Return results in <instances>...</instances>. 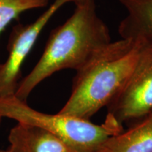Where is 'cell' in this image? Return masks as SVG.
Listing matches in <instances>:
<instances>
[{"instance_id":"8992f818","label":"cell","mask_w":152,"mask_h":152,"mask_svg":"<svg viewBox=\"0 0 152 152\" xmlns=\"http://www.w3.org/2000/svg\"><path fill=\"white\" fill-rule=\"evenodd\" d=\"M4 152H74L61 140L45 129L17 123L9 131Z\"/></svg>"},{"instance_id":"6da1fadb","label":"cell","mask_w":152,"mask_h":152,"mask_svg":"<svg viewBox=\"0 0 152 152\" xmlns=\"http://www.w3.org/2000/svg\"><path fill=\"white\" fill-rule=\"evenodd\" d=\"M73 14L51 33L42 56L19 82L15 96L27 102L42 82L65 69L78 71L111 42L109 28L97 14L95 0L75 4Z\"/></svg>"},{"instance_id":"277c9868","label":"cell","mask_w":152,"mask_h":152,"mask_svg":"<svg viewBox=\"0 0 152 152\" xmlns=\"http://www.w3.org/2000/svg\"><path fill=\"white\" fill-rule=\"evenodd\" d=\"M151 111L152 41H142L128 80L108 105L107 117L122 125L140 121Z\"/></svg>"},{"instance_id":"8fae6325","label":"cell","mask_w":152,"mask_h":152,"mask_svg":"<svg viewBox=\"0 0 152 152\" xmlns=\"http://www.w3.org/2000/svg\"><path fill=\"white\" fill-rule=\"evenodd\" d=\"M0 152H4V150L2 149V150H0Z\"/></svg>"},{"instance_id":"ba28073f","label":"cell","mask_w":152,"mask_h":152,"mask_svg":"<svg viewBox=\"0 0 152 152\" xmlns=\"http://www.w3.org/2000/svg\"><path fill=\"white\" fill-rule=\"evenodd\" d=\"M98 152H152V114L108 139Z\"/></svg>"},{"instance_id":"5b68a950","label":"cell","mask_w":152,"mask_h":152,"mask_svg":"<svg viewBox=\"0 0 152 152\" xmlns=\"http://www.w3.org/2000/svg\"><path fill=\"white\" fill-rule=\"evenodd\" d=\"M79 1L80 0H54L32 23L15 26L7 47L9 56L4 63L0 64V98L15 94L23 64L50 19L63 6Z\"/></svg>"},{"instance_id":"30bf717a","label":"cell","mask_w":152,"mask_h":152,"mask_svg":"<svg viewBox=\"0 0 152 152\" xmlns=\"http://www.w3.org/2000/svg\"><path fill=\"white\" fill-rule=\"evenodd\" d=\"M1 121H2V118H0V128H1Z\"/></svg>"},{"instance_id":"7c38bea8","label":"cell","mask_w":152,"mask_h":152,"mask_svg":"<svg viewBox=\"0 0 152 152\" xmlns=\"http://www.w3.org/2000/svg\"><path fill=\"white\" fill-rule=\"evenodd\" d=\"M151 113V114H152V111H151V113Z\"/></svg>"},{"instance_id":"52a82bcc","label":"cell","mask_w":152,"mask_h":152,"mask_svg":"<svg viewBox=\"0 0 152 152\" xmlns=\"http://www.w3.org/2000/svg\"><path fill=\"white\" fill-rule=\"evenodd\" d=\"M126 11L118 26L121 38L152 41V0H117Z\"/></svg>"},{"instance_id":"7a4b0ae2","label":"cell","mask_w":152,"mask_h":152,"mask_svg":"<svg viewBox=\"0 0 152 152\" xmlns=\"http://www.w3.org/2000/svg\"><path fill=\"white\" fill-rule=\"evenodd\" d=\"M142 41L111 42L76 71L71 96L59 113L90 120L123 90L135 64Z\"/></svg>"},{"instance_id":"9c48e42d","label":"cell","mask_w":152,"mask_h":152,"mask_svg":"<svg viewBox=\"0 0 152 152\" xmlns=\"http://www.w3.org/2000/svg\"><path fill=\"white\" fill-rule=\"evenodd\" d=\"M50 0H0V35L23 13L48 7Z\"/></svg>"},{"instance_id":"3957f363","label":"cell","mask_w":152,"mask_h":152,"mask_svg":"<svg viewBox=\"0 0 152 152\" xmlns=\"http://www.w3.org/2000/svg\"><path fill=\"white\" fill-rule=\"evenodd\" d=\"M0 118L45 129L74 152H98L110 137L123 132L122 125L107 117L102 125L71 115L37 111L14 94L0 98Z\"/></svg>"}]
</instances>
